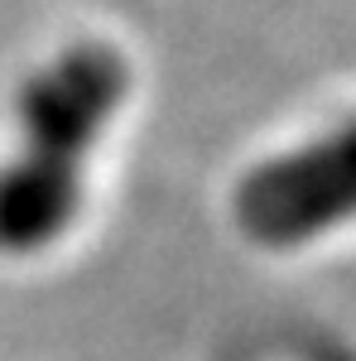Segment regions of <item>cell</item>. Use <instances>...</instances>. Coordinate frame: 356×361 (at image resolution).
<instances>
[{"label": "cell", "mask_w": 356, "mask_h": 361, "mask_svg": "<svg viewBox=\"0 0 356 361\" xmlns=\"http://www.w3.org/2000/svg\"><path fill=\"white\" fill-rule=\"evenodd\" d=\"M130 68L111 44H78L25 92V154L0 169V250H39L63 236L78 207V173Z\"/></svg>", "instance_id": "cell-1"}, {"label": "cell", "mask_w": 356, "mask_h": 361, "mask_svg": "<svg viewBox=\"0 0 356 361\" xmlns=\"http://www.w3.org/2000/svg\"><path fill=\"white\" fill-rule=\"evenodd\" d=\"M352 212V140L332 135L270 159L236 188V222L260 246H299Z\"/></svg>", "instance_id": "cell-2"}]
</instances>
